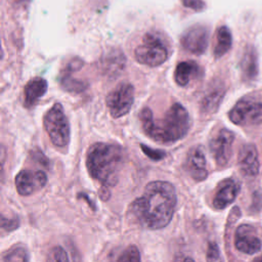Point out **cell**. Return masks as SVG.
Here are the masks:
<instances>
[{"label": "cell", "mask_w": 262, "mask_h": 262, "mask_svg": "<svg viewBox=\"0 0 262 262\" xmlns=\"http://www.w3.org/2000/svg\"><path fill=\"white\" fill-rule=\"evenodd\" d=\"M177 204L175 187L167 181H151L146 184L143 193L130 206L134 220L142 227L161 229L167 226Z\"/></svg>", "instance_id": "obj_1"}, {"label": "cell", "mask_w": 262, "mask_h": 262, "mask_svg": "<svg viewBox=\"0 0 262 262\" xmlns=\"http://www.w3.org/2000/svg\"><path fill=\"white\" fill-rule=\"evenodd\" d=\"M149 107H143L139 114L141 129L154 141L171 143L182 139L189 131L190 116L186 108L178 103H173L162 118L155 119Z\"/></svg>", "instance_id": "obj_2"}, {"label": "cell", "mask_w": 262, "mask_h": 262, "mask_svg": "<svg viewBox=\"0 0 262 262\" xmlns=\"http://www.w3.org/2000/svg\"><path fill=\"white\" fill-rule=\"evenodd\" d=\"M126 160V150L119 144L96 142L86 156V167L89 175L101 186H115Z\"/></svg>", "instance_id": "obj_3"}, {"label": "cell", "mask_w": 262, "mask_h": 262, "mask_svg": "<svg viewBox=\"0 0 262 262\" xmlns=\"http://www.w3.org/2000/svg\"><path fill=\"white\" fill-rule=\"evenodd\" d=\"M135 59L148 67H159L164 63L169 56V49L164 38L156 33H146L141 43L135 48Z\"/></svg>", "instance_id": "obj_4"}, {"label": "cell", "mask_w": 262, "mask_h": 262, "mask_svg": "<svg viewBox=\"0 0 262 262\" xmlns=\"http://www.w3.org/2000/svg\"><path fill=\"white\" fill-rule=\"evenodd\" d=\"M44 129L55 147L66 148L69 145L71 129L69 120L60 103H54L43 117Z\"/></svg>", "instance_id": "obj_5"}, {"label": "cell", "mask_w": 262, "mask_h": 262, "mask_svg": "<svg viewBox=\"0 0 262 262\" xmlns=\"http://www.w3.org/2000/svg\"><path fill=\"white\" fill-rule=\"evenodd\" d=\"M229 120L239 126L262 124V101L254 98H242L228 113Z\"/></svg>", "instance_id": "obj_6"}, {"label": "cell", "mask_w": 262, "mask_h": 262, "mask_svg": "<svg viewBox=\"0 0 262 262\" xmlns=\"http://www.w3.org/2000/svg\"><path fill=\"white\" fill-rule=\"evenodd\" d=\"M134 102V87L131 83L123 82L116 86L105 98V103L111 116L121 118L129 113Z\"/></svg>", "instance_id": "obj_7"}, {"label": "cell", "mask_w": 262, "mask_h": 262, "mask_svg": "<svg viewBox=\"0 0 262 262\" xmlns=\"http://www.w3.org/2000/svg\"><path fill=\"white\" fill-rule=\"evenodd\" d=\"M234 134L225 128L217 131L210 139V152L218 166H225L232 156Z\"/></svg>", "instance_id": "obj_8"}, {"label": "cell", "mask_w": 262, "mask_h": 262, "mask_svg": "<svg viewBox=\"0 0 262 262\" xmlns=\"http://www.w3.org/2000/svg\"><path fill=\"white\" fill-rule=\"evenodd\" d=\"M181 46L191 54H203L209 44V30L203 25L189 27L180 38Z\"/></svg>", "instance_id": "obj_9"}, {"label": "cell", "mask_w": 262, "mask_h": 262, "mask_svg": "<svg viewBox=\"0 0 262 262\" xmlns=\"http://www.w3.org/2000/svg\"><path fill=\"white\" fill-rule=\"evenodd\" d=\"M234 246L237 251L247 255H254L260 252L262 241L258 235L257 228L250 224H241L235 229Z\"/></svg>", "instance_id": "obj_10"}, {"label": "cell", "mask_w": 262, "mask_h": 262, "mask_svg": "<svg viewBox=\"0 0 262 262\" xmlns=\"http://www.w3.org/2000/svg\"><path fill=\"white\" fill-rule=\"evenodd\" d=\"M47 183V175L41 170H21L15 176V187L20 195H31Z\"/></svg>", "instance_id": "obj_11"}, {"label": "cell", "mask_w": 262, "mask_h": 262, "mask_svg": "<svg viewBox=\"0 0 262 262\" xmlns=\"http://www.w3.org/2000/svg\"><path fill=\"white\" fill-rule=\"evenodd\" d=\"M126 66V56L119 48L107 49L98 61V70L107 79H116Z\"/></svg>", "instance_id": "obj_12"}, {"label": "cell", "mask_w": 262, "mask_h": 262, "mask_svg": "<svg viewBox=\"0 0 262 262\" xmlns=\"http://www.w3.org/2000/svg\"><path fill=\"white\" fill-rule=\"evenodd\" d=\"M184 169L194 181H203L208 177L206 156L201 145L189 149L184 161Z\"/></svg>", "instance_id": "obj_13"}, {"label": "cell", "mask_w": 262, "mask_h": 262, "mask_svg": "<svg viewBox=\"0 0 262 262\" xmlns=\"http://www.w3.org/2000/svg\"><path fill=\"white\" fill-rule=\"evenodd\" d=\"M237 164L241 172L247 177H255L259 173L260 164L258 151L254 144H244L238 151Z\"/></svg>", "instance_id": "obj_14"}, {"label": "cell", "mask_w": 262, "mask_h": 262, "mask_svg": "<svg viewBox=\"0 0 262 262\" xmlns=\"http://www.w3.org/2000/svg\"><path fill=\"white\" fill-rule=\"evenodd\" d=\"M239 184L231 178L222 180L217 187L213 199V206L216 210H223L236 199L239 192Z\"/></svg>", "instance_id": "obj_15"}, {"label": "cell", "mask_w": 262, "mask_h": 262, "mask_svg": "<svg viewBox=\"0 0 262 262\" xmlns=\"http://www.w3.org/2000/svg\"><path fill=\"white\" fill-rule=\"evenodd\" d=\"M225 94V88L220 83L212 84L205 95L203 96L200 107L201 112L205 115H212L216 113L223 100Z\"/></svg>", "instance_id": "obj_16"}, {"label": "cell", "mask_w": 262, "mask_h": 262, "mask_svg": "<svg viewBox=\"0 0 262 262\" xmlns=\"http://www.w3.org/2000/svg\"><path fill=\"white\" fill-rule=\"evenodd\" d=\"M47 88V81L41 77L30 80L24 88V106L27 108L34 107L46 93Z\"/></svg>", "instance_id": "obj_17"}, {"label": "cell", "mask_w": 262, "mask_h": 262, "mask_svg": "<svg viewBox=\"0 0 262 262\" xmlns=\"http://www.w3.org/2000/svg\"><path fill=\"white\" fill-rule=\"evenodd\" d=\"M78 71L79 70L75 66L68 62L61 70L58 80H59L60 87L64 91L71 92V93H80L88 87V83L86 81L73 77V74Z\"/></svg>", "instance_id": "obj_18"}, {"label": "cell", "mask_w": 262, "mask_h": 262, "mask_svg": "<svg viewBox=\"0 0 262 262\" xmlns=\"http://www.w3.org/2000/svg\"><path fill=\"white\" fill-rule=\"evenodd\" d=\"M201 76L202 69L193 60H185L179 62L174 71V80L176 84L181 87L188 85L191 80L198 79Z\"/></svg>", "instance_id": "obj_19"}, {"label": "cell", "mask_w": 262, "mask_h": 262, "mask_svg": "<svg viewBox=\"0 0 262 262\" xmlns=\"http://www.w3.org/2000/svg\"><path fill=\"white\" fill-rule=\"evenodd\" d=\"M241 70L245 80L252 81L258 74L257 53L253 46H248L241 59Z\"/></svg>", "instance_id": "obj_20"}, {"label": "cell", "mask_w": 262, "mask_h": 262, "mask_svg": "<svg viewBox=\"0 0 262 262\" xmlns=\"http://www.w3.org/2000/svg\"><path fill=\"white\" fill-rule=\"evenodd\" d=\"M232 45V36L226 26H221L216 32V43L214 46V56L220 58L229 51Z\"/></svg>", "instance_id": "obj_21"}, {"label": "cell", "mask_w": 262, "mask_h": 262, "mask_svg": "<svg viewBox=\"0 0 262 262\" xmlns=\"http://www.w3.org/2000/svg\"><path fill=\"white\" fill-rule=\"evenodd\" d=\"M29 253L28 250L24 246H15L8 250L1 258L3 262H25L29 261Z\"/></svg>", "instance_id": "obj_22"}, {"label": "cell", "mask_w": 262, "mask_h": 262, "mask_svg": "<svg viewBox=\"0 0 262 262\" xmlns=\"http://www.w3.org/2000/svg\"><path fill=\"white\" fill-rule=\"evenodd\" d=\"M140 253L136 246H129L125 251L117 258V261H140Z\"/></svg>", "instance_id": "obj_23"}, {"label": "cell", "mask_w": 262, "mask_h": 262, "mask_svg": "<svg viewBox=\"0 0 262 262\" xmlns=\"http://www.w3.org/2000/svg\"><path fill=\"white\" fill-rule=\"evenodd\" d=\"M47 260H49V261H68L69 257H68L66 250L62 247L56 246L51 249V251L47 257Z\"/></svg>", "instance_id": "obj_24"}, {"label": "cell", "mask_w": 262, "mask_h": 262, "mask_svg": "<svg viewBox=\"0 0 262 262\" xmlns=\"http://www.w3.org/2000/svg\"><path fill=\"white\" fill-rule=\"evenodd\" d=\"M19 226V219L17 217H13V218H5L4 216H2L1 218V229L3 231H13L16 228H18Z\"/></svg>", "instance_id": "obj_25"}, {"label": "cell", "mask_w": 262, "mask_h": 262, "mask_svg": "<svg viewBox=\"0 0 262 262\" xmlns=\"http://www.w3.org/2000/svg\"><path fill=\"white\" fill-rule=\"evenodd\" d=\"M142 151L151 160L154 161H160L166 157V152L161 149H154L149 146H146L144 144H140Z\"/></svg>", "instance_id": "obj_26"}, {"label": "cell", "mask_w": 262, "mask_h": 262, "mask_svg": "<svg viewBox=\"0 0 262 262\" xmlns=\"http://www.w3.org/2000/svg\"><path fill=\"white\" fill-rule=\"evenodd\" d=\"M207 260L208 261H219L221 260L220 257V250L216 243H210L207 250Z\"/></svg>", "instance_id": "obj_27"}, {"label": "cell", "mask_w": 262, "mask_h": 262, "mask_svg": "<svg viewBox=\"0 0 262 262\" xmlns=\"http://www.w3.org/2000/svg\"><path fill=\"white\" fill-rule=\"evenodd\" d=\"M181 2L183 6L194 11H202L206 7V3L203 0H181Z\"/></svg>", "instance_id": "obj_28"}, {"label": "cell", "mask_w": 262, "mask_h": 262, "mask_svg": "<svg viewBox=\"0 0 262 262\" xmlns=\"http://www.w3.org/2000/svg\"><path fill=\"white\" fill-rule=\"evenodd\" d=\"M31 158L32 159H38V161H39V163L40 164H42L43 166H45V167H48V163H49V161L46 159V157L42 154V151H40V150H38V149H36V150H32L31 151Z\"/></svg>", "instance_id": "obj_29"}]
</instances>
